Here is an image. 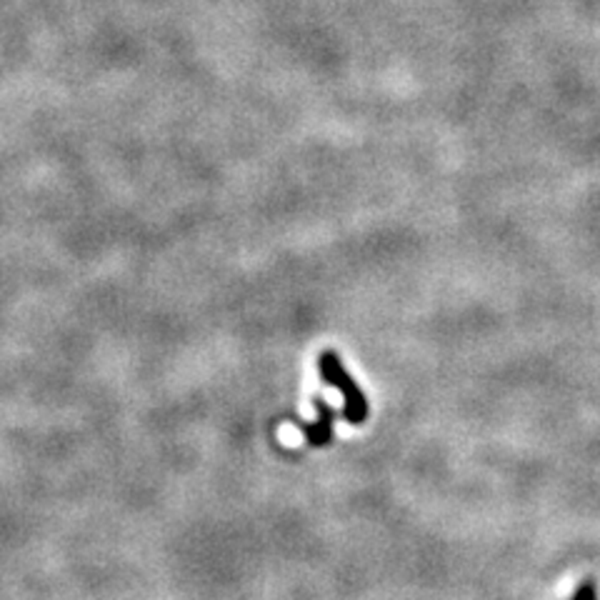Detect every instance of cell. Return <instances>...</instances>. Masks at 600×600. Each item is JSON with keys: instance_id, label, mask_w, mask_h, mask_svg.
I'll return each mask as SVG.
<instances>
[{"instance_id": "cell-1", "label": "cell", "mask_w": 600, "mask_h": 600, "mask_svg": "<svg viewBox=\"0 0 600 600\" xmlns=\"http://www.w3.org/2000/svg\"><path fill=\"white\" fill-rule=\"evenodd\" d=\"M573 600H598V593H595V585L593 583H583L578 590H575V595Z\"/></svg>"}]
</instances>
